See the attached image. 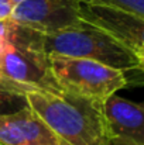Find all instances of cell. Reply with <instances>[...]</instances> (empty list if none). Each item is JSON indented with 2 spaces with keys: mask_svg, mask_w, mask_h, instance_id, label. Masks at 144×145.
<instances>
[{
  "mask_svg": "<svg viewBox=\"0 0 144 145\" xmlns=\"http://www.w3.org/2000/svg\"><path fill=\"white\" fill-rule=\"evenodd\" d=\"M28 107L65 145H109L103 103L66 90L27 92Z\"/></svg>",
  "mask_w": 144,
  "mask_h": 145,
  "instance_id": "cell-1",
  "label": "cell"
},
{
  "mask_svg": "<svg viewBox=\"0 0 144 145\" xmlns=\"http://www.w3.org/2000/svg\"><path fill=\"white\" fill-rule=\"evenodd\" d=\"M44 44L48 55L91 59L124 73H141L144 68V59L105 31L82 20L76 27L44 35Z\"/></svg>",
  "mask_w": 144,
  "mask_h": 145,
  "instance_id": "cell-2",
  "label": "cell"
},
{
  "mask_svg": "<svg viewBox=\"0 0 144 145\" xmlns=\"http://www.w3.org/2000/svg\"><path fill=\"white\" fill-rule=\"evenodd\" d=\"M0 75L30 89L61 93L49 55L45 51L44 34L11 21L10 40L0 58Z\"/></svg>",
  "mask_w": 144,
  "mask_h": 145,
  "instance_id": "cell-3",
  "label": "cell"
},
{
  "mask_svg": "<svg viewBox=\"0 0 144 145\" xmlns=\"http://www.w3.org/2000/svg\"><path fill=\"white\" fill-rule=\"evenodd\" d=\"M54 78L62 90L103 103L129 85L124 72L91 59L49 55Z\"/></svg>",
  "mask_w": 144,
  "mask_h": 145,
  "instance_id": "cell-4",
  "label": "cell"
},
{
  "mask_svg": "<svg viewBox=\"0 0 144 145\" xmlns=\"http://www.w3.org/2000/svg\"><path fill=\"white\" fill-rule=\"evenodd\" d=\"M81 0H23L11 13L10 20L44 35L76 27Z\"/></svg>",
  "mask_w": 144,
  "mask_h": 145,
  "instance_id": "cell-5",
  "label": "cell"
},
{
  "mask_svg": "<svg viewBox=\"0 0 144 145\" xmlns=\"http://www.w3.org/2000/svg\"><path fill=\"white\" fill-rule=\"evenodd\" d=\"M79 18L105 31L139 58L144 59V18L127 11L82 3Z\"/></svg>",
  "mask_w": 144,
  "mask_h": 145,
  "instance_id": "cell-6",
  "label": "cell"
},
{
  "mask_svg": "<svg viewBox=\"0 0 144 145\" xmlns=\"http://www.w3.org/2000/svg\"><path fill=\"white\" fill-rule=\"evenodd\" d=\"M103 116L112 145H144L143 104L112 95L103 101Z\"/></svg>",
  "mask_w": 144,
  "mask_h": 145,
  "instance_id": "cell-7",
  "label": "cell"
},
{
  "mask_svg": "<svg viewBox=\"0 0 144 145\" xmlns=\"http://www.w3.org/2000/svg\"><path fill=\"white\" fill-rule=\"evenodd\" d=\"M0 145H62L30 108L0 114Z\"/></svg>",
  "mask_w": 144,
  "mask_h": 145,
  "instance_id": "cell-8",
  "label": "cell"
},
{
  "mask_svg": "<svg viewBox=\"0 0 144 145\" xmlns=\"http://www.w3.org/2000/svg\"><path fill=\"white\" fill-rule=\"evenodd\" d=\"M34 90L0 75V114H13L28 107L27 92Z\"/></svg>",
  "mask_w": 144,
  "mask_h": 145,
  "instance_id": "cell-9",
  "label": "cell"
},
{
  "mask_svg": "<svg viewBox=\"0 0 144 145\" xmlns=\"http://www.w3.org/2000/svg\"><path fill=\"white\" fill-rule=\"evenodd\" d=\"M82 4L110 7L144 18V0H81Z\"/></svg>",
  "mask_w": 144,
  "mask_h": 145,
  "instance_id": "cell-10",
  "label": "cell"
},
{
  "mask_svg": "<svg viewBox=\"0 0 144 145\" xmlns=\"http://www.w3.org/2000/svg\"><path fill=\"white\" fill-rule=\"evenodd\" d=\"M10 30H11V20H0V58L9 45L10 40Z\"/></svg>",
  "mask_w": 144,
  "mask_h": 145,
  "instance_id": "cell-11",
  "label": "cell"
},
{
  "mask_svg": "<svg viewBox=\"0 0 144 145\" xmlns=\"http://www.w3.org/2000/svg\"><path fill=\"white\" fill-rule=\"evenodd\" d=\"M13 4L10 0H0V20H9L13 13Z\"/></svg>",
  "mask_w": 144,
  "mask_h": 145,
  "instance_id": "cell-12",
  "label": "cell"
},
{
  "mask_svg": "<svg viewBox=\"0 0 144 145\" xmlns=\"http://www.w3.org/2000/svg\"><path fill=\"white\" fill-rule=\"evenodd\" d=\"M10 1H11V4H13V7H16V6H17L18 3H21L23 0H10Z\"/></svg>",
  "mask_w": 144,
  "mask_h": 145,
  "instance_id": "cell-13",
  "label": "cell"
},
{
  "mask_svg": "<svg viewBox=\"0 0 144 145\" xmlns=\"http://www.w3.org/2000/svg\"><path fill=\"white\" fill-rule=\"evenodd\" d=\"M62 145H65V144H64V142H62Z\"/></svg>",
  "mask_w": 144,
  "mask_h": 145,
  "instance_id": "cell-14",
  "label": "cell"
},
{
  "mask_svg": "<svg viewBox=\"0 0 144 145\" xmlns=\"http://www.w3.org/2000/svg\"><path fill=\"white\" fill-rule=\"evenodd\" d=\"M109 145H112V144H109Z\"/></svg>",
  "mask_w": 144,
  "mask_h": 145,
  "instance_id": "cell-15",
  "label": "cell"
}]
</instances>
